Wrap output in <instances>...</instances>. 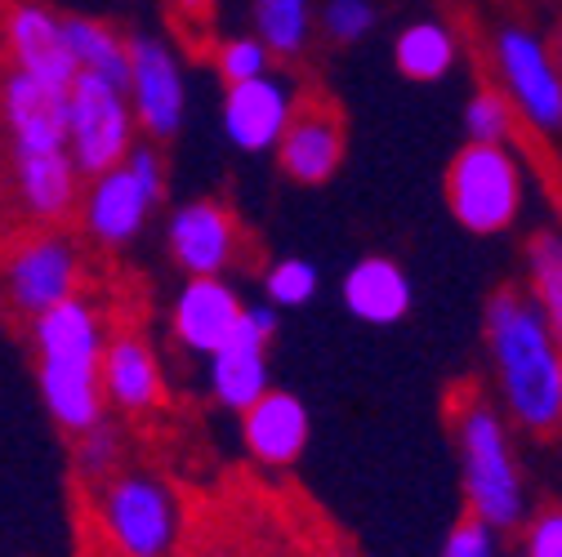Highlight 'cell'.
Segmentation results:
<instances>
[{
    "instance_id": "1",
    "label": "cell",
    "mask_w": 562,
    "mask_h": 557,
    "mask_svg": "<svg viewBox=\"0 0 562 557\" xmlns=\"http://www.w3.org/2000/svg\"><path fill=\"white\" fill-rule=\"evenodd\" d=\"M486 357L509 424L531 437L562 433V339L531 291L501 286L486 299Z\"/></svg>"
},
{
    "instance_id": "2",
    "label": "cell",
    "mask_w": 562,
    "mask_h": 557,
    "mask_svg": "<svg viewBox=\"0 0 562 557\" xmlns=\"http://www.w3.org/2000/svg\"><path fill=\"white\" fill-rule=\"evenodd\" d=\"M108 321L103 308L86 295L67 299L32 321V353H36V388L49 420L63 433H90L108 420L103 393V353H108Z\"/></svg>"
},
{
    "instance_id": "3",
    "label": "cell",
    "mask_w": 562,
    "mask_h": 557,
    "mask_svg": "<svg viewBox=\"0 0 562 557\" xmlns=\"http://www.w3.org/2000/svg\"><path fill=\"white\" fill-rule=\"evenodd\" d=\"M451 424H456V451H460L469 513L496 531L522 526L527 491H522V473L514 459L505 406H491L486 397L464 393L460 406L451 410Z\"/></svg>"
},
{
    "instance_id": "4",
    "label": "cell",
    "mask_w": 562,
    "mask_h": 557,
    "mask_svg": "<svg viewBox=\"0 0 562 557\" xmlns=\"http://www.w3.org/2000/svg\"><path fill=\"white\" fill-rule=\"evenodd\" d=\"M90 509L99 539L112 557H179L183 553V504L175 486L144 468H116L90 481Z\"/></svg>"
},
{
    "instance_id": "5",
    "label": "cell",
    "mask_w": 562,
    "mask_h": 557,
    "mask_svg": "<svg viewBox=\"0 0 562 557\" xmlns=\"http://www.w3.org/2000/svg\"><path fill=\"white\" fill-rule=\"evenodd\" d=\"M527 205V174L514 148L464 144L447 166V211L473 237L509 232Z\"/></svg>"
},
{
    "instance_id": "6",
    "label": "cell",
    "mask_w": 562,
    "mask_h": 557,
    "mask_svg": "<svg viewBox=\"0 0 562 557\" xmlns=\"http://www.w3.org/2000/svg\"><path fill=\"white\" fill-rule=\"evenodd\" d=\"M161 196H166V161L157 144H138L121 166L86 183V201L77 215L81 232L103 250H125L148 228Z\"/></svg>"
},
{
    "instance_id": "7",
    "label": "cell",
    "mask_w": 562,
    "mask_h": 557,
    "mask_svg": "<svg viewBox=\"0 0 562 557\" xmlns=\"http://www.w3.org/2000/svg\"><path fill=\"white\" fill-rule=\"evenodd\" d=\"M81 246L67 228H36L10 237L5 250V299L23 321H36L41 312L81 295Z\"/></svg>"
},
{
    "instance_id": "8",
    "label": "cell",
    "mask_w": 562,
    "mask_h": 557,
    "mask_svg": "<svg viewBox=\"0 0 562 557\" xmlns=\"http://www.w3.org/2000/svg\"><path fill=\"white\" fill-rule=\"evenodd\" d=\"M486 58H491V72H496V86L518 107L522 125L540 138H558L562 134V62L544 45V36H536L531 27L505 23L491 36Z\"/></svg>"
},
{
    "instance_id": "9",
    "label": "cell",
    "mask_w": 562,
    "mask_h": 557,
    "mask_svg": "<svg viewBox=\"0 0 562 557\" xmlns=\"http://www.w3.org/2000/svg\"><path fill=\"white\" fill-rule=\"evenodd\" d=\"M138 116L125 94V86L81 72L77 86L67 90V148L86 179H99L103 170L121 166L138 144Z\"/></svg>"
},
{
    "instance_id": "10",
    "label": "cell",
    "mask_w": 562,
    "mask_h": 557,
    "mask_svg": "<svg viewBox=\"0 0 562 557\" xmlns=\"http://www.w3.org/2000/svg\"><path fill=\"white\" fill-rule=\"evenodd\" d=\"M138 134L148 144H170L183 129L188 116V77L179 49L157 32H134L130 36V86H125Z\"/></svg>"
},
{
    "instance_id": "11",
    "label": "cell",
    "mask_w": 562,
    "mask_h": 557,
    "mask_svg": "<svg viewBox=\"0 0 562 557\" xmlns=\"http://www.w3.org/2000/svg\"><path fill=\"white\" fill-rule=\"evenodd\" d=\"M86 183L90 179L81 174L72 148L10 157V192H14L23 224L63 228L67 219H77L86 201Z\"/></svg>"
},
{
    "instance_id": "12",
    "label": "cell",
    "mask_w": 562,
    "mask_h": 557,
    "mask_svg": "<svg viewBox=\"0 0 562 557\" xmlns=\"http://www.w3.org/2000/svg\"><path fill=\"white\" fill-rule=\"evenodd\" d=\"M166 250L183 276H224L237 263L241 228L237 215L215 196H196L170 211Z\"/></svg>"
},
{
    "instance_id": "13",
    "label": "cell",
    "mask_w": 562,
    "mask_h": 557,
    "mask_svg": "<svg viewBox=\"0 0 562 557\" xmlns=\"http://www.w3.org/2000/svg\"><path fill=\"white\" fill-rule=\"evenodd\" d=\"M300 112V94L286 77H259V81H241V86H224V103H220V121L228 144L246 157H263L277 152L281 138H286L291 121Z\"/></svg>"
},
{
    "instance_id": "14",
    "label": "cell",
    "mask_w": 562,
    "mask_h": 557,
    "mask_svg": "<svg viewBox=\"0 0 562 557\" xmlns=\"http://www.w3.org/2000/svg\"><path fill=\"white\" fill-rule=\"evenodd\" d=\"M277 339V304H250L241 317L237 339L224 353L210 357V393L224 410L246 414L259 397L272 393L268 384V343Z\"/></svg>"
},
{
    "instance_id": "15",
    "label": "cell",
    "mask_w": 562,
    "mask_h": 557,
    "mask_svg": "<svg viewBox=\"0 0 562 557\" xmlns=\"http://www.w3.org/2000/svg\"><path fill=\"white\" fill-rule=\"evenodd\" d=\"M5 54L14 72H27L45 86L72 90L81 67L72 58V45H67L63 32V14H54L41 0H10L5 10Z\"/></svg>"
},
{
    "instance_id": "16",
    "label": "cell",
    "mask_w": 562,
    "mask_h": 557,
    "mask_svg": "<svg viewBox=\"0 0 562 557\" xmlns=\"http://www.w3.org/2000/svg\"><path fill=\"white\" fill-rule=\"evenodd\" d=\"M246 308L250 304H241V295L224 276H188L183 291L170 304V334L183 353L215 357L237 339Z\"/></svg>"
},
{
    "instance_id": "17",
    "label": "cell",
    "mask_w": 562,
    "mask_h": 557,
    "mask_svg": "<svg viewBox=\"0 0 562 557\" xmlns=\"http://www.w3.org/2000/svg\"><path fill=\"white\" fill-rule=\"evenodd\" d=\"M344 116L330 99L313 94L300 99V112L277 148V166L286 179L304 183V187H322L335 179V170L344 166Z\"/></svg>"
},
{
    "instance_id": "18",
    "label": "cell",
    "mask_w": 562,
    "mask_h": 557,
    "mask_svg": "<svg viewBox=\"0 0 562 557\" xmlns=\"http://www.w3.org/2000/svg\"><path fill=\"white\" fill-rule=\"evenodd\" d=\"M0 107H5L10 157L67 148V90L45 86V81L10 67L5 90H0Z\"/></svg>"
},
{
    "instance_id": "19",
    "label": "cell",
    "mask_w": 562,
    "mask_h": 557,
    "mask_svg": "<svg viewBox=\"0 0 562 557\" xmlns=\"http://www.w3.org/2000/svg\"><path fill=\"white\" fill-rule=\"evenodd\" d=\"M103 393L108 406L121 414H148L166 397L161 362L153 353V343L138 330H112L108 353H103Z\"/></svg>"
},
{
    "instance_id": "20",
    "label": "cell",
    "mask_w": 562,
    "mask_h": 557,
    "mask_svg": "<svg viewBox=\"0 0 562 557\" xmlns=\"http://www.w3.org/2000/svg\"><path fill=\"white\" fill-rule=\"evenodd\" d=\"M308 433H313L308 406H304L295 393H281V388H272L268 397H259V401L241 414L246 451H250L259 464H268V468H291V464L304 455Z\"/></svg>"
},
{
    "instance_id": "21",
    "label": "cell",
    "mask_w": 562,
    "mask_h": 557,
    "mask_svg": "<svg viewBox=\"0 0 562 557\" xmlns=\"http://www.w3.org/2000/svg\"><path fill=\"white\" fill-rule=\"evenodd\" d=\"M339 299L367 326H397L411 312V282L406 272L384 259V254H367L344 272L339 282Z\"/></svg>"
},
{
    "instance_id": "22",
    "label": "cell",
    "mask_w": 562,
    "mask_h": 557,
    "mask_svg": "<svg viewBox=\"0 0 562 557\" xmlns=\"http://www.w3.org/2000/svg\"><path fill=\"white\" fill-rule=\"evenodd\" d=\"M460 58V41L447 23L438 19H419V23H406L393 41V62L406 81H419V86H434L442 81Z\"/></svg>"
},
{
    "instance_id": "23",
    "label": "cell",
    "mask_w": 562,
    "mask_h": 557,
    "mask_svg": "<svg viewBox=\"0 0 562 557\" xmlns=\"http://www.w3.org/2000/svg\"><path fill=\"white\" fill-rule=\"evenodd\" d=\"M63 32H67V45H72V58L81 72L130 86V36L125 32H116L112 23L90 19V14H67Z\"/></svg>"
},
{
    "instance_id": "24",
    "label": "cell",
    "mask_w": 562,
    "mask_h": 557,
    "mask_svg": "<svg viewBox=\"0 0 562 557\" xmlns=\"http://www.w3.org/2000/svg\"><path fill=\"white\" fill-rule=\"evenodd\" d=\"M250 27L277 58H300L313 41V0H250Z\"/></svg>"
},
{
    "instance_id": "25",
    "label": "cell",
    "mask_w": 562,
    "mask_h": 557,
    "mask_svg": "<svg viewBox=\"0 0 562 557\" xmlns=\"http://www.w3.org/2000/svg\"><path fill=\"white\" fill-rule=\"evenodd\" d=\"M527 291L562 339V228H544L527 246Z\"/></svg>"
},
{
    "instance_id": "26",
    "label": "cell",
    "mask_w": 562,
    "mask_h": 557,
    "mask_svg": "<svg viewBox=\"0 0 562 557\" xmlns=\"http://www.w3.org/2000/svg\"><path fill=\"white\" fill-rule=\"evenodd\" d=\"M522 129V116L518 107L505 99L501 86H482L469 94L464 103V134L469 144H501V148H514V138Z\"/></svg>"
},
{
    "instance_id": "27",
    "label": "cell",
    "mask_w": 562,
    "mask_h": 557,
    "mask_svg": "<svg viewBox=\"0 0 562 557\" xmlns=\"http://www.w3.org/2000/svg\"><path fill=\"white\" fill-rule=\"evenodd\" d=\"M272 49L263 45V36L246 32V36H224L215 45V72L224 86H241V81H259L272 72Z\"/></svg>"
},
{
    "instance_id": "28",
    "label": "cell",
    "mask_w": 562,
    "mask_h": 557,
    "mask_svg": "<svg viewBox=\"0 0 562 557\" xmlns=\"http://www.w3.org/2000/svg\"><path fill=\"white\" fill-rule=\"evenodd\" d=\"M317 291H322V272L308 259H295L291 254V259H277L263 272V295L277 308H304V304L317 299Z\"/></svg>"
},
{
    "instance_id": "29",
    "label": "cell",
    "mask_w": 562,
    "mask_h": 557,
    "mask_svg": "<svg viewBox=\"0 0 562 557\" xmlns=\"http://www.w3.org/2000/svg\"><path fill=\"white\" fill-rule=\"evenodd\" d=\"M121 459H125V437H121L116 424L103 420V424H94L90 433L77 437V473H81L86 481L112 477V473L121 468Z\"/></svg>"
},
{
    "instance_id": "30",
    "label": "cell",
    "mask_w": 562,
    "mask_h": 557,
    "mask_svg": "<svg viewBox=\"0 0 562 557\" xmlns=\"http://www.w3.org/2000/svg\"><path fill=\"white\" fill-rule=\"evenodd\" d=\"M326 41L335 45H358L362 36H371L375 27V5L371 0H326L322 14H317Z\"/></svg>"
},
{
    "instance_id": "31",
    "label": "cell",
    "mask_w": 562,
    "mask_h": 557,
    "mask_svg": "<svg viewBox=\"0 0 562 557\" xmlns=\"http://www.w3.org/2000/svg\"><path fill=\"white\" fill-rule=\"evenodd\" d=\"M491 553H496V526H486L473 513L464 522H456L442 544V557H491Z\"/></svg>"
},
{
    "instance_id": "32",
    "label": "cell",
    "mask_w": 562,
    "mask_h": 557,
    "mask_svg": "<svg viewBox=\"0 0 562 557\" xmlns=\"http://www.w3.org/2000/svg\"><path fill=\"white\" fill-rule=\"evenodd\" d=\"M527 557H562V509H544L531 518Z\"/></svg>"
},
{
    "instance_id": "33",
    "label": "cell",
    "mask_w": 562,
    "mask_h": 557,
    "mask_svg": "<svg viewBox=\"0 0 562 557\" xmlns=\"http://www.w3.org/2000/svg\"><path fill=\"white\" fill-rule=\"evenodd\" d=\"M175 10V19L188 27V32H205L210 27V14H215V0H166Z\"/></svg>"
},
{
    "instance_id": "34",
    "label": "cell",
    "mask_w": 562,
    "mask_h": 557,
    "mask_svg": "<svg viewBox=\"0 0 562 557\" xmlns=\"http://www.w3.org/2000/svg\"><path fill=\"white\" fill-rule=\"evenodd\" d=\"M553 54H558V62H562V27H558V45H553Z\"/></svg>"
}]
</instances>
